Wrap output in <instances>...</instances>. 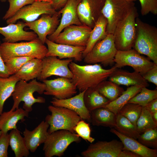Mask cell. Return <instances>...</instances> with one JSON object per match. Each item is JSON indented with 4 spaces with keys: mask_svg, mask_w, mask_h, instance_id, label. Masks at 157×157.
<instances>
[{
    "mask_svg": "<svg viewBox=\"0 0 157 157\" xmlns=\"http://www.w3.org/2000/svg\"><path fill=\"white\" fill-rule=\"evenodd\" d=\"M136 33L133 48L140 54L147 56L157 64V28L143 22L138 17L135 19Z\"/></svg>",
    "mask_w": 157,
    "mask_h": 157,
    "instance_id": "3957f363",
    "label": "cell"
},
{
    "mask_svg": "<svg viewBox=\"0 0 157 157\" xmlns=\"http://www.w3.org/2000/svg\"><path fill=\"white\" fill-rule=\"evenodd\" d=\"M142 87L138 85H132L129 87L117 99L110 102L104 108L117 114L131 99L140 91Z\"/></svg>",
    "mask_w": 157,
    "mask_h": 157,
    "instance_id": "f1b7e54d",
    "label": "cell"
},
{
    "mask_svg": "<svg viewBox=\"0 0 157 157\" xmlns=\"http://www.w3.org/2000/svg\"><path fill=\"white\" fill-rule=\"evenodd\" d=\"M68 0H52L51 3L53 8L56 11L59 10L66 4Z\"/></svg>",
    "mask_w": 157,
    "mask_h": 157,
    "instance_id": "bcb514c9",
    "label": "cell"
},
{
    "mask_svg": "<svg viewBox=\"0 0 157 157\" xmlns=\"http://www.w3.org/2000/svg\"><path fill=\"white\" fill-rule=\"evenodd\" d=\"M91 122L94 126L113 128L116 115L104 107L94 109L90 112Z\"/></svg>",
    "mask_w": 157,
    "mask_h": 157,
    "instance_id": "83f0119b",
    "label": "cell"
},
{
    "mask_svg": "<svg viewBox=\"0 0 157 157\" xmlns=\"http://www.w3.org/2000/svg\"><path fill=\"white\" fill-rule=\"evenodd\" d=\"M81 140L77 134L67 130H60L49 133L43 148L45 157H61L70 144Z\"/></svg>",
    "mask_w": 157,
    "mask_h": 157,
    "instance_id": "52a82bcc",
    "label": "cell"
},
{
    "mask_svg": "<svg viewBox=\"0 0 157 157\" xmlns=\"http://www.w3.org/2000/svg\"><path fill=\"white\" fill-rule=\"evenodd\" d=\"M109 80L119 85L127 86L138 85L148 87L149 84L139 73L130 72L117 68L109 77Z\"/></svg>",
    "mask_w": 157,
    "mask_h": 157,
    "instance_id": "603a6c76",
    "label": "cell"
},
{
    "mask_svg": "<svg viewBox=\"0 0 157 157\" xmlns=\"http://www.w3.org/2000/svg\"><path fill=\"white\" fill-rule=\"evenodd\" d=\"M33 58L27 56H15L4 61L10 75L17 72L22 66Z\"/></svg>",
    "mask_w": 157,
    "mask_h": 157,
    "instance_id": "74e56055",
    "label": "cell"
},
{
    "mask_svg": "<svg viewBox=\"0 0 157 157\" xmlns=\"http://www.w3.org/2000/svg\"><path fill=\"white\" fill-rule=\"evenodd\" d=\"M45 43L48 49L45 56L58 57L60 59L73 58L78 62L81 61L83 58V52L85 47L57 43L50 40L47 38Z\"/></svg>",
    "mask_w": 157,
    "mask_h": 157,
    "instance_id": "d6986e66",
    "label": "cell"
},
{
    "mask_svg": "<svg viewBox=\"0 0 157 157\" xmlns=\"http://www.w3.org/2000/svg\"><path fill=\"white\" fill-rule=\"evenodd\" d=\"M20 80L13 75L7 78L0 77V115L3 112L5 101L11 96L16 83Z\"/></svg>",
    "mask_w": 157,
    "mask_h": 157,
    "instance_id": "d6a6232c",
    "label": "cell"
},
{
    "mask_svg": "<svg viewBox=\"0 0 157 157\" xmlns=\"http://www.w3.org/2000/svg\"><path fill=\"white\" fill-rule=\"evenodd\" d=\"M96 88L101 94L110 101L117 99L124 91L119 85L106 80L100 83Z\"/></svg>",
    "mask_w": 157,
    "mask_h": 157,
    "instance_id": "836d02e7",
    "label": "cell"
},
{
    "mask_svg": "<svg viewBox=\"0 0 157 157\" xmlns=\"http://www.w3.org/2000/svg\"><path fill=\"white\" fill-rule=\"evenodd\" d=\"M48 108L51 114L46 116L45 121L49 125V133L60 130L74 133V128L82 119L76 113L67 108L52 105Z\"/></svg>",
    "mask_w": 157,
    "mask_h": 157,
    "instance_id": "8992f818",
    "label": "cell"
},
{
    "mask_svg": "<svg viewBox=\"0 0 157 157\" xmlns=\"http://www.w3.org/2000/svg\"><path fill=\"white\" fill-rule=\"evenodd\" d=\"M49 125L42 121L32 131L25 128L23 132L27 147L30 151L35 152L38 147L45 141L49 133Z\"/></svg>",
    "mask_w": 157,
    "mask_h": 157,
    "instance_id": "7402d4cb",
    "label": "cell"
},
{
    "mask_svg": "<svg viewBox=\"0 0 157 157\" xmlns=\"http://www.w3.org/2000/svg\"><path fill=\"white\" fill-rule=\"evenodd\" d=\"M135 7L134 2L129 0H105L101 14L107 20V34H113L118 24Z\"/></svg>",
    "mask_w": 157,
    "mask_h": 157,
    "instance_id": "ba28073f",
    "label": "cell"
},
{
    "mask_svg": "<svg viewBox=\"0 0 157 157\" xmlns=\"http://www.w3.org/2000/svg\"><path fill=\"white\" fill-rule=\"evenodd\" d=\"M110 131L116 135L123 145V149L132 151L141 157H157V149H151L143 145L134 138L125 136L111 128Z\"/></svg>",
    "mask_w": 157,
    "mask_h": 157,
    "instance_id": "cb8c5ba5",
    "label": "cell"
},
{
    "mask_svg": "<svg viewBox=\"0 0 157 157\" xmlns=\"http://www.w3.org/2000/svg\"><path fill=\"white\" fill-rule=\"evenodd\" d=\"M113 128L122 134L135 140H137L140 135L136 127L126 117L119 113L116 115Z\"/></svg>",
    "mask_w": 157,
    "mask_h": 157,
    "instance_id": "1f68e13d",
    "label": "cell"
},
{
    "mask_svg": "<svg viewBox=\"0 0 157 157\" xmlns=\"http://www.w3.org/2000/svg\"><path fill=\"white\" fill-rule=\"evenodd\" d=\"M29 113L19 108L14 111L2 112L0 115V130L2 133H7L10 130L17 129V124L19 121H24L25 117H28Z\"/></svg>",
    "mask_w": 157,
    "mask_h": 157,
    "instance_id": "d4e9b609",
    "label": "cell"
},
{
    "mask_svg": "<svg viewBox=\"0 0 157 157\" xmlns=\"http://www.w3.org/2000/svg\"><path fill=\"white\" fill-rule=\"evenodd\" d=\"M69 67L73 75L72 81L80 92L95 88L117 68L114 66L110 69H106L97 63L81 65L72 61Z\"/></svg>",
    "mask_w": 157,
    "mask_h": 157,
    "instance_id": "6da1fadb",
    "label": "cell"
},
{
    "mask_svg": "<svg viewBox=\"0 0 157 157\" xmlns=\"http://www.w3.org/2000/svg\"><path fill=\"white\" fill-rule=\"evenodd\" d=\"M46 85L43 82L33 79L29 83L20 80L16 83L14 90L12 94L13 104L10 110L14 111L18 108L21 101L24 102L23 108L31 112L33 110L32 106L35 103H44L45 99L42 97H34L33 94L37 92L39 94H43L45 90Z\"/></svg>",
    "mask_w": 157,
    "mask_h": 157,
    "instance_id": "7a4b0ae2",
    "label": "cell"
},
{
    "mask_svg": "<svg viewBox=\"0 0 157 157\" xmlns=\"http://www.w3.org/2000/svg\"><path fill=\"white\" fill-rule=\"evenodd\" d=\"M147 82L152 83L157 86V64H155L153 67L142 76Z\"/></svg>",
    "mask_w": 157,
    "mask_h": 157,
    "instance_id": "ee69618b",
    "label": "cell"
},
{
    "mask_svg": "<svg viewBox=\"0 0 157 157\" xmlns=\"http://www.w3.org/2000/svg\"><path fill=\"white\" fill-rule=\"evenodd\" d=\"M7 0H0V1L2 2H6Z\"/></svg>",
    "mask_w": 157,
    "mask_h": 157,
    "instance_id": "816d5d0a",
    "label": "cell"
},
{
    "mask_svg": "<svg viewBox=\"0 0 157 157\" xmlns=\"http://www.w3.org/2000/svg\"><path fill=\"white\" fill-rule=\"evenodd\" d=\"M74 131L82 139L92 143L95 139L91 136V129L89 124L81 119L74 128Z\"/></svg>",
    "mask_w": 157,
    "mask_h": 157,
    "instance_id": "60d3db41",
    "label": "cell"
},
{
    "mask_svg": "<svg viewBox=\"0 0 157 157\" xmlns=\"http://www.w3.org/2000/svg\"><path fill=\"white\" fill-rule=\"evenodd\" d=\"M107 24L106 19L101 14L92 28L85 49L83 52V58L98 42L107 36Z\"/></svg>",
    "mask_w": 157,
    "mask_h": 157,
    "instance_id": "484cf974",
    "label": "cell"
},
{
    "mask_svg": "<svg viewBox=\"0 0 157 157\" xmlns=\"http://www.w3.org/2000/svg\"><path fill=\"white\" fill-rule=\"evenodd\" d=\"M42 68V59L32 58L26 63L20 70L13 75L19 79L28 81L37 78Z\"/></svg>",
    "mask_w": 157,
    "mask_h": 157,
    "instance_id": "4316f807",
    "label": "cell"
},
{
    "mask_svg": "<svg viewBox=\"0 0 157 157\" xmlns=\"http://www.w3.org/2000/svg\"><path fill=\"white\" fill-rule=\"evenodd\" d=\"M113 34H108L98 42L83 58L85 63L90 64L100 63L104 66L112 65L117 51Z\"/></svg>",
    "mask_w": 157,
    "mask_h": 157,
    "instance_id": "9c48e42d",
    "label": "cell"
},
{
    "mask_svg": "<svg viewBox=\"0 0 157 157\" xmlns=\"http://www.w3.org/2000/svg\"><path fill=\"white\" fill-rule=\"evenodd\" d=\"M9 3V8L3 17L4 20L13 17L19 9L34 2V0H7Z\"/></svg>",
    "mask_w": 157,
    "mask_h": 157,
    "instance_id": "ab89813d",
    "label": "cell"
},
{
    "mask_svg": "<svg viewBox=\"0 0 157 157\" xmlns=\"http://www.w3.org/2000/svg\"><path fill=\"white\" fill-rule=\"evenodd\" d=\"M86 90L67 99H58L54 97L50 102L53 106L65 107L74 111L82 119L91 123L90 113L85 106L84 99Z\"/></svg>",
    "mask_w": 157,
    "mask_h": 157,
    "instance_id": "44dd1931",
    "label": "cell"
},
{
    "mask_svg": "<svg viewBox=\"0 0 157 157\" xmlns=\"http://www.w3.org/2000/svg\"><path fill=\"white\" fill-rule=\"evenodd\" d=\"M46 85L43 94L58 99H67L76 93L77 88L71 79L61 77L51 80L42 81Z\"/></svg>",
    "mask_w": 157,
    "mask_h": 157,
    "instance_id": "9a60e30c",
    "label": "cell"
},
{
    "mask_svg": "<svg viewBox=\"0 0 157 157\" xmlns=\"http://www.w3.org/2000/svg\"><path fill=\"white\" fill-rule=\"evenodd\" d=\"M105 0H81L77 7L79 18L83 24L92 28L99 17Z\"/></svg>",
    "mask_w": 157,
    "mask_h": 157,
    "instance_id": "e0dca14e",
    "label": "cell"
},
{
    "mask_svg": "<svg viewBox=\"0 0 157 157\" xmlns=\"http://www.w3.org/2000/svg\"><path fill=\"white\" fill-rule=\"evenodd\" d=\"M114 66L117 68L128 66L142 76L155 64L149 59L141 56L133 49L124 51H117L114 60Z\"/></svg>",
    "mask_w": 157,
    "mask_h": 157,
    "instance_id": "30bf717a",
    "label": "cell"
},
{
    "mask_svg": "<svg viewBox=\"0 0 157 157\" xmlns=\"http://www.w3.org/2000/svg\"><path fill=\"white\" fill-rule=\"evenodd\" d=\"M118 157H141L139 155L130 150L122 149Z\"/></svg>",
    "mask_w": 157,
    "mask_h": 157,
    "instance_id": "c3c4849f",
    "label": "cell"
},
{
    "mask_svg": "<svg viewBox=\"0 0 157 157\" xmlns=\"http://www.w3.org/2000/svg\"><path fill=\"white\" fill-rule=\"evenodd\" d=\"M0 50L3 59L15 56H27L42 59L47 52V47L38 38L27 42L1 43Z\"/></svg>",
    "mask_w": 157,
    "mask_h": 157,
    "instance_id": "277c9868",
    "label": "cell"
},
{
    "mask_svg": "<svg viewBox=\"0 0 157 157\" xmlns=\"http://www.w3.org/2000/svg\"><path fill=\"white\" fill-rule=\"evenodd\" d=\"M9 145L8 133H2L0 136V157H8V150Z\"/></svg>",
    "mask_w": 157,
    "mask_h": 157,
    "instance_id": "7bdbcfd3",
    "label": "cell"
},
{
    "mask_svg": "<svg viewBox=\"0 0 157 157\" xmlns=\"http://www.w3.org/2000/svg\"><path fill=\"white\" fill-rule=\"evenodd\" d=\"M51 3L44 1H34L19 9L13 17L6 20L7 24L15 23L21 19L25 22L33 21L43 14L52 15L57 12Z\"/></svg>",
    "mask_w": 157,
    "mask_h": 157,
    "instance_id": "8fae6325",
    "label": "cell"
},
{
    "mask_svg": "<svg viewBox=\"0 0 157 157\" xmlns=\"http://www.w3.org/2000/svg\"><path fill=\"white\" fill-rule=\"evenodd\" d=\"M84 99L85 106L90 112L96 109L104 107L110 102L96 88L87 89L85 93Z\"/></svg>",
    "mask_w": 157,
    "mask_h": 157,
    "instance_id": "4dcf8cb0",
    "label": "cell"
},
{
    "mask_svg": "<svg viewBox=\"0 0 157 157\" xmlns=\"http://www.w3.org/2000/svg\"><path fill=\"white\" fill-rule=\"evenodd\" d=\"M92 29L84 24L71 25L64 28L54 42L73 46L85 47Z\"/></svg>",
    "mask_w": 157,
    "mask_h": 157,
    "instance_id": "7c38bea8",
    "label": "cell"
},
{
    "mask_svg": "<svg viewBox=\"0 0 157 157\" xmlns=\"http://www.w3.org/2000/svg\"><path fill=\"white\" fill-rule=\"evenodd\" d=\"M123 147L122 142L115 139L99 141L91 143L81 155L84 157H118Z\"/></svg>",
    "mask_w": 157,
    "mask_h": 157,
    "instance_id": "2e32d148",
    "label": "cell"
},
{
    "mask_svg": "<svg viewBox=\"0 0 157 157\" xmlns=\"http://www.w3.org/2000/svg\"><path fill=\"white\" fill-rule=\"evenodd\" d=\"M2 133L1 131V130H0V136L1 135Z\"/></svg>",
    "mask_w": 157,
    "mask_h": 157,
    "instance_id": "db71d44e",
    "label": "cell"
},
{
    "mask_svg": "<svg viewBox=\"0 0 157 157\" xmlns=\"http://www.w3.org/2000/svg\"><path fill=\"white\" fill-rule=\"evenodd\" d=\"M34 1H44L50 3H51L52 2V0H34Z\"/></svg>",
    "mask_w": 157,
    "mask_h": 157,
    "instance_id": "f907efd6",
    "label": "cell"
},
{
    "mask_svg": "<svg viewBox=\"0 0 157 157\" xmlns=\"http://www.w3.org/2000/svg\"><path fill=\"white\" fill-rule=\"evenodd\" d=\"M142 107L138 104L127 103L121 108L118 113L126 117L136 127V122Z\"/></svg>",
    "mask_w": 157,
    "mask_h": 157,
    "instance_id": "8d00e7d4",
    "label": "cell"
},
{
    "mask_svg": "<svg viewBox=\"0 0 157 157\" xmlns=\"http://www.w3.org/2000/svg\"><path fill=\"white\" fill-rule=\"evenodd\" d=\"M157 98V90H151L146 87L142 88L140 91L131 99L128 103L138 104L144 107L149 102Z\"/></svg>",
    "mask_w": 157,
    "mask_h": 157,
    "instance_id": "d590c367",
    "label": "cell"
},
{
    "mask_svg": "<svg viewBox=\"0 0 157 157\" xmlns=\"http://www.w3.org/2000/svg\"><path fill=\"white\" fill-rule=\"evenodd\" d=\"M141 5V13L144 16L150 13L157 14V0H139Z\"/></svg>",
    "mask_w": 157,
    "mask_h": 157,
    "instance_id": "b9f144b4",
    "label": "cell"
},
{
    "mask_svg": "<svg viewBox=\"0 0 157 157\" xmlns=\"http://www.w3.org/2000/svg\"><path fill=\"white\" fill-rule=\"evenodd\" d=\"M81 0H68L65 5L58 11L61 15L59 25L54 33L47 37L48 39L54 42L59 34L65 28L72 25L83 24L77 13V7Z\"/></svg>",
    "mask_w": 157,
    "mask_h": 157,
    "instance_id": "ac0fdd59",
    "label": "cell"
},
{
    "mask_svg": "<svg viewBox=\"0 0 157 157\" xmlns=\"http://www.w3.org/2000/svg\"><path fill=\"white\" fill-rule=\"evenodd\" d=\"M60 14L58 11L52 15L43 14L39 19L30 22H25L27 27L33 31L44 44L47 36L53 34L60 22Z\"/></svg>",
    "mask_w": 157,
    "mask_h": 157,
    "instance_id": "5bb4252c",
    "label": "cell"
},
{
    "mask_svg": "<svg viewBox=\"0 0 157 157\" xmlns=\"http://www.w3.org/2000/svg\"><path fill=\"white\" fill-rule=\"evenodd\" d=\"M138 15L135 6L116 27L113 35L117 51H126L133 48L136 33L135 19Z\"/></svg>",
    "mask_w": 157,
    "mask_h": 157,
    "instance_id": "5b68a950",
    "label": "cell"
},
{
    "mask_svg": "<svg viewBox=\"0 0 157 157\" xmlns=\"http://www.w3.org/2000/svg\"><path fill=\"white\" fill-rule=\"evenodd\" d=\"M129 0L134 2L135 1H136L137 0Z\"/></svg>",
    "mask_w": 157,
    "mask_h": 157,
    "instance_id": "f5cc1de1",
    "label": "cell"
},
{
    "mask_svg": "<svg viewBox=\"0 0 157 157\" xmlns=\"http://www.w3.org/2000/svg\"><path fill=\"white\" fill-rule=\"evenodd\" d=\"M137 139L145 146L157 149V128L145 131L140 135Z\"/></svg>",
    "mask_w": 157,
    "mask_h": 157,
    "instance_id": "f35d334b",
    "label": "cell"
},
{
    "mask_svg": "<svg viewBox=\"0 0 157 157\" xmlns=\"http://www.w3.org/2000/svg\"><path fill=\"white\" fill-rule=\"evenodd\" d=\"M27 27L25 22L10 24L4 27H0V34L4 37L3 42L14 43L21 41H30L38 38L34 31H26L24 28Z\"/></svg>",
    "mask_w": 157,
    "mask_h": 157,
    "instance_id": "ffe728a7",
    "label": "cell"
},
{
    "mask_svg": "<svg viewBox=\"0 0 157 157\" xmlns=\"http://www.w3.org/2000/svg\"><path fill=\"white\" fill-rule=\"evenodd\" d=\"M42 61V71L38 80L42 81L53 75L70 79L72 78L73 74L69 67L72 61L71 58L60 59L55 56H45Z\"/></svg>",
    "mask_w": 157,
    "mask_h": 157,
    "instance_id": "4fadbf2b",
    "label": "cell"
},
{
    "mask_svg": "<svg viewBox=\"0 0 157 157\" xmlns=\"http://www.w3.org/2000/svg\"><path fill=\"white\" fill-rule=\"evenodd\" d=\"M154 121L157 124V112L151 113Z\"/></svg>",
    "mask_w": 157,
    "mask_h": 157,
    "instance_id": "681fc988",
    "label": "cell"
},
{
    "mask_svg": "<svg viewBox=\"0 0 157 157\" xmlns=\"http://www.w3.org/2000/svg\"><path fill=\"white\" fill-rule=\"evenodd\" d=\"M1 43L0 41V46ZM10 76L8 69L3 59L0 50V77L7 78Z\"/></svg>",
    "mask_w": 157,
    "mask_h": 157,
    "instance_id": "f6af8a7d",
    "label": "cell"
},
{
    "mask_svg": "<svg viewBox=\"0 0 157 157\" xmlns=\"http://www.w3.org/2000/svg\"><path fill=\"white\" fill-rule=\"evenodd\" d=\"M9 145L15 157H27L30 151L26 146L24 137L17 129L11 130L9 134Z\"/></svg>",
    "mask_w": 157,
    "mask_h": 157,
    "instance_id": "f546056e",
    "label": "cell"
},
{
    "mask_svg": "<svg viewBox=\"0 0 157 157\" xmlns=\"http://www.w3.org/2000/svg\"><path fill=\"white\" fill-rule=\"evenodd\" d=\"M137 130L141 134L149 130L157 128V124L153 120L151 113L144 107H142L136 124Z\"/></svg>",
    "mask_w": 157,
    "mask_h": 157,
    "instance_id": "e575fe53",
    "label": "cell"
},
{
    "mask_svg": "<svg viewBox=\"0 0 157 157\" xmlns=\"http://www.w3.org/2000/svg\"><path fill=\"white\" fill-rule=\"evenodd\" d=\"M144 107L151 113L157 112V98L149 102Z\"/></svg>",
    "mask_w": 157,
    "mask_h": 157,
    "instance_id": "7dc6e473",
    "label": "cell"
}]
</instances>
